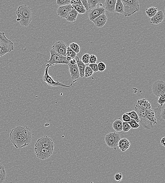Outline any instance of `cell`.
Here are the masks:
<instances>
[{"label": "cell", "instance_id": "obj_1", "mask_svg": "<svg viewBox=\"0 0 165 183\" xmlns=\"http://www.w3.org/2000/svg\"><path fill=\"white\" fill-rule=\"evenodd\" d=\"M47 55L43 54L38 53L35 59L34 62L37 64H40L42 66L40 69L41 71L44 72V74L41 77L40 80L43 85L48 89L56 90L65 88L69 89L71 87L73 84L77 81L75 80L73 81L69 85H67L59 81H55L53 78L49 75L48 72V68L51 66L48 62L50 59Z\"/></svg>", "mask_w": 165, "mask_h": 183}, {"label": "cell", "instance_id": "obj_2", "mask_svg": "<svg viewBox=\"0 0 165 183\" xmlns=\"http://www.w3.org/2000/svg\"><path fill=\"white\" fill-rule=\"evenodd\" d=\"M19 21L21 26L27 27L32 20V13L30 7L26 5L19 6L16 12Z\"/></svg>", "mask_w": 165, "mask_h": 183}, {"label": "cell", "instance_id": "obj_3", "mask_svg": "<svg viewBox=\"0 0 165 183\" xmlns=\"http://www.w3.org/2000/svg\"><path fill=\"white\" fill-rule=\"evenodd\" d=\"M133 109L138 115L139 122L143 127L146 129H150L154 127V125L149 121L147 117V110L143 109L139 106L137 102L134 104Z\"/></svg>", "mask_w": 165, "mask_h": 183}, {"label": "cell", "instance_id": "obj_4", "mask_svg": "<svg viewBox=\"0 0 165 183\" xmlns=\"http://www.w3.org/2000/svg\"><path fill=\"white\" fill-rule=\"evenodd\" d=\"M22 128V126H18L12 130L10 133V139L16 149L24 147L21 136Z\"/></svg>", "mask_w": 165, "mask_h": 183}, {"label": "cell", "instance_id": "obj_5", "mask_svg": "<svg viewBox=\"0 0 165 183\" xmlns=\"http://www.w3.org/2000/svg\"><path fill=\"white\" fill-rule=\"evenodd\" d=\"M121 1L124 6L125 17L130 16L139 11V5L138 0H127Z\"/></svg>", "mask_w": 165, "mask_h": 183}, {"label": "cell", "instance_id": "obj_6", "mask_svg": "<svg viewBox=\"0 0 165 183\" xmlns=\"http://www.w3.org/2000/svg\"><path fill=\"white\" fill-rule=\"evenodd\" d=\"M50 58L48 61L49 64L51 66H54L58 64H68L70 61L66 59L67 57L62 56L55 52L52 50H50Z\"/></svg>", "mask_w": 165, "mask_h": 183}, {"label": "cell", "instance_id": "obj_7", "mask_svg": "<svg viewBox=\"0 0 165 183\" xmlns=\"http://www.w3.org/2000/svg\"><path fill=\"white\" fill-rule=\"evenodd\" d=\"M121 139L120 135L116 133L111 132L107 134L105 138L106 144L108 147L117 149L118 144Z\"/></svg>", "mask_w": 165, "mask_h": 183}, {"label": "cell", "instance_id": "obj_8", "mask_svg": "<svg viewBox=\"0 0 165 183\" xmlns=\"http://www.w3.org/2000/svg\"><path fill=\"white\" fill-rule=\"evenodd\" d=\"M35 147H44L54 150V144L52 139L47 136L39 139L35 144Z\"/></svg>", "mask_w": 165, "mask_h": 183}, {"label": "cell", "instance_id": "obj_9", "mask_svg": "<svg viewBox=\"0 0 165 183\" xmlns=\"http://www.w3.org/2000/svg\"><path fill=\"white\" fill-rule=\"evenodd\" d=\"M165 83L162 80H159L153 83L152 91L153 94L157 97L165 94Z\"/></svg>", "mask_w": 165, "mask_h": 183}, {"label": "cell", "instance_id": "obj_10", "mask_svg": "<svg viewBox=\"0 0 165 183\" xmlns=\"http://www.w3.org/2000/svg\"><path fill=\"white\" fill-rule=\"evenodd\" d=\"M34 151L37 158L41 160H45L52 155L54 150L44 147H34Z\"/></svg>", "mask_w": 165, "mask_h": 183}, {"label": "cell", "instance_id": "obj_11", "mask_svg": "<svg viewBox=\"0 0 165 183\" xmlns=\"http://www.w3.org/2000/svg\"><path fill=\"white\" fill-rule=\"evenodd\" d=\"M21 136L24 147L28 146L32 139V133L30 128L26 125L22 126Z\"/></svg>", "mask_w": 165, "mask_h": 183}, {"label": "cell", "instance_id": "obj_12", "mask_svg": "<svg viewBox=\"0 0 165 183\" xmlns=\"http://www.w3.org/2000/svg\"><path fill=\"white\" fill-rule=\"evenodd\" d=\"M14 50L13 43L9 40L0 44V57L4 56L7 53H10Z\"/></svg>", "mask_w": 165, "mask_h": 183}, {"label": "cell", "instance_id": "obj_13", "mask_svg": "<svg viewBox=\"0 0 165 183\" xmlns=\"http://www.w3.org/2000/svg\"><path fill=\"white\" fill-rule=\"evenodd\" d=\"M67 48V46L63 41H58L56 42L53 45L52 50L61 56L66 57Z\"/></svg>", "mask_w": 165, "mask_h": 183}, {"label": "cell", "instance_id": "obj_14", "mask_svg": "<svg viewBox=\"0 0 165 183\" xmlns=\"http://www.w3.org/2000/svg\"><path fill=\"white\" fill-rule=\"evenodd\" d=\"M105 13V10L103 7H97L90 10L88 13V16L89 20L92 21L96 18Z\"/></svg>", "mask_w": 165, "mask_h": 183}, {"label": "cell", "instance_id": "obj_15", "mask_svg": "<svg viewBox=\"0 0 165 183\" xmlns=\"http://www.w3.org/2000/svg\"><path fill=\"white\" fill-rule=\"evenodd\" d=\"M73 8L71 4L60 7H59L57 10V13L58 16L61 18L66 19L68 13Z\"/></svg>", "mask_w": 165, "mask_h": 183}, {"label": "cell", "instance_id": "obj_16", "mask_svg": "<svg viewBox=\"0 0 165 183\" xmlns=\"http://www.w3.org/2000/svg\"><path fill=\"white\" fill-rule=\"evenodd\" d=\"M165 104L162 106L159 105L158 107L155 109L154 111L155 117L160 121H164L165 120Z\"/></svg>", "mask_w": 165, "mask_h": 183}, {"label": "cell", "instance_id": "obj_17", "mask_svg": "<svg viewBox=\"0 0 165 183\" xmlns=\"http://www.w3.org/2000/svg\"><path fill=\"white\" fill-rule=\"evenodd\" d=\"M68 65L72 79H78L80 77V75L77 64H71L69 63Z\"/></svg>", "mask_w": 165, "mask_h": 183}, {"label": "cell", "instance_id": "obj_18", "mask_svg": "<svg viewBox=\"0 0 165 183\" xmlns=\"http://www.w3.org/2000/svg\"><path fill=\"white\" fill-rule=\"evenodd\" d=\"M107 16L105 14H103L94 19L92 21L96 27H102L104 26L107 22Z\"/></svg>", "mask_w": 165, "mask_h": 183}, {"label": "cell", "instance_id": "obj_19", "mask_svg": "<svg viewBox=\"0 0 165 183\" xmlns=\"http://www.w3.org/2000/svg\"><path fill=\"white\" fill-rule=\"evenodd\" d=\"M164 19V15L162 11H159L156 14L151 18L150 23L152 24H158L161 23Z\"/></svg>", "mask_w": 165, "mask_h": 183}, {"label": "cell", "instance_id": "obj_20", "mask_svg": "<svg viewBox=\"0 0 165 183\" xmlns=\"http://www.w3.org/2000/svg\"><path fill=\"white\" fill-rule=\"evenodd\" d=\"M130 145V143L128 139L124 138L120 139L118 146L120 150L122 152H124L129 148Z\"/></svg>", "mask_w": 165, "mask_h": 183}, {"label": "cell", "instance_id": "obj_21", "mask_svg": "<svg viewBox=\"0 0 165 183\" xmlns=\"http://www.w3.org/2000/svg\"><path fill=\"white\" fill-rule=\"evenodd\" d=\"M116 2L117 0H106L104 3L105 10L109 13L114 12Z\"/></svg>", "mask_w": 165, "mask_h": 183}, {"label": "cell", "instance_id": "obj_22", "mask_svg": "<svg viewBox=\"0 0 165 183\" xmlns=\"http://www.w3.org/2000/svg\"><path fill=\"white\" fill-rule=\"evenodd\" d=\"M78 14L77 11L73 8L66 17V20L71 23L74 22L76 20Z\"/></svg>", "mask_w": 165, "mask_h": 183}, {"label": "cell", "instance_id": "obj_23", "mask_svg": "<svg viewBox=\"0 0 165 183\" xmlns=\"http://www.w3.org/2000/svg\"><path fill=\"white\" fill-rule=\"evenodd\" d=\"M147 119L154 126L157 124V119L155 117L154 110L152 109L146 110Z\"/></svg>", "mask_w": 165, "mask_h": 183}, {"label": "cell", "instance_id": "obj_24", "mask_svg": "<svg viewBox=\"0 0 165 183\" xmlns=\"http://www.w3.org/2000/svg\"><path fill=\"white\" fill-rule=\"evenodd\" d=\"M137 103L143 109L145 110L152 109V106L149 102L145 99H139L137 102Z\"/></svg>", "mask_w": 165, "mask_h": 183}, {"label": "cell", "instance_id": "obj_25", "mask_svg": "<svg viewBox=\"0 0 165 183\" xmlns=\"http://www.w3.org/2000/svg\"><path fill=\"white\" fill-rule=\"evenodd\" d=\"M112 127L114 130L117 132L123 131V122L120 119L115 120L113 123Z\"/></svg>", "mask_w": 165, "mask_h": 183}, {"label": "cell", "instance_id": "obj_26", "mask_svg": "<svg viewBox=\"0 0 165 183\" xmlns=\"http://www.w3.org/2000/svg\"><path fill=\"white\" fill-rule=\"evenodd\" d=\"M115 12L124 15V9L121 0H117L115 6Z\"/></svg>", "mask_w": 165, "mask_h": 183}, {"label": "cell", "instance_id": "obj_27", "mask_svg": "<svg viewBox=\"0 0 165 183\" xmlns=\"http://www.w3.org/2000/svg\"><path fill=\"white\" fill-rule=\"evenodd\" d=\"M78 70H79L80 77L83 78L84 77V70H85L86 65L82 62L81 60H80L77 64Z\"/></svg>", "mask_w": 165, "mask_h": 183}, {"label": "cell", "instance_id": "obj_28", "mask_svg": "<svg viewBox=\"0 0 165 183\" xmlns=\"http://www.w3.org/2000/svg\"><path fill=\"white\" fill-rule=\"evenodd\" d=\"M6 175L4 167L0 163V183H2L5 181Z\"/></svg>", "mask_w": 165, "mask_h": 183}, {"label": "cell", "instance_id": "obj_29", "mask_svg": "<svg viewBox=\"0 0 165 183\" xmlns=\"http://www.w3.org/2000/svg\"><path fill=\"white\" fill-rule=\"evenodd\" d=\"M158 12V8H157L152 7L147 9L145 13H146L147 16L149 18H152Z\"/></svg>", "mask_w": 165, "mask_h": 183}, {"label": "cell", "instance_id": "obj_30", "mask_svg": "<svg viewBox=\"0 0 165 183\" xmlns=\"http://www.w3.org/2000/svg\"><path fill=\"white\" fill-rule=\"evenodd\" d=\"M72 7L80 14H83L87 11L82 5H73Z\"/></svg>", "mask_w": 165, "mask_h": 183}, {"label": "cell", "instance_id": "obj_31", "mask_svg": "<svg viewBox=\"0 0 165 183\" xmlns=\"http://www.w3.org/2000/svg\"><path fill=\"white\" fill-rule=\"evenodd\" d=\"M129 116L132 119H134L137 123L139 122V120L138 115L134 110H133L130 112H127L125 113Z\"/></svg>", "mask_w": 165, "mask_h": 183}, {"label": "cell", "instance_id": "obj_32", "mask_svg": "<svg viewBox=\"0 0 165 183\" xmlns=\"http://www.w3.org/2000/svg\"><path fill=\"white\" fill-rule=\"evenodd\" d=\"M69 47L76 54L80 52V47L77 43L74 42L70 44Z\"/></svg>", "mask_w": 165, "mask_h": 183}, {"label": "cell", "instance_id": "obj_33", "mask_svg": "<svg viewBox=\"0 0 165 183\" xmlns=\"http://www.w3.org/2000/svg\"><path fill=\"white\" fill-rule=\"evenodd\" d=\"M94 72L89 66H86L84 72V77L86 78L89 77L93 75Z\"/></svg>", "mask_w": 165, "mask_h": 183}, {"label": "cell", "instance_id": "obj_34", "mask_svg": "<svg viewBox=\"0 0 165 183\" xmlns=\"http://www.w3.org/2000/svg\"><path fill=\"white\" fill-rule=\"evenodd\" d=\"M88 6L90 8H93L95 7L96 5L100 2L99 0H88Z\"/></svg>", "mask_w": 165, "mask_h": 183}, {"label": "cell", "instance_id": "obj_35", "mask_svg": "<svg viewBox=\"0 0 165 183\" xmlns=\"http://www.w3.org/2000/svg\"><path fill=\"white\" fill-rule=\"evenodd\" d=\"M70 0H57L56 4L59 6L62 7L70 4Z\"/></svg>", "mask_w": 165, "mask_h": 183}, {"label": "cell", "instance_id": "obj_36", "mask_svg": "<svg viewBox=\"0 0 165 183\" xmlns=\"http://www.w3.org/2000/svg\"><path fill=\"white\" fill-rule=\"evenodd\" d=\"M66 57H70L72 58L76 56V54L69 47H67L66 51Z\"/></svg>", "mask_w": 165, "mask_h": 183}, {"label": "cell", "instance_id": "obj_37", "mask_svg": "<svg viewBox=\"0 0 165 183\" xmlns=\"http://www.w3.org/2000/svg\"><path fill=\"white\" fill-rule=\"evenodd\" d=\"M130 126L132 129H137L139 127V125L135 120L131 119V121L127 122Z\"/></svg>", "mask_w": 165, "mask_h": 183}, {"label": "cell", "instance_id": "obj_38", "mask_svg": "<svg viewBox=\"0 0 165 183\" xmlns=\"http://www.w3.org/2000/svg\"><path fill=\"white\" fill-rule=\"evenodd\" d=\"M90 55L89 54H85L82 57V61L84 64L89 63Z\"/></svg>", "mask_w": 165, "mask_h": 183}, {"label": "cell", "instance_id": "obj_39", "mask_svg": "<svg viewBox=\"0 0 165 183\" xmlns=\"http://www.w3.org/2000/svg\"><path fill=\"white\" fill-rule=\"evenodd\" d=\"M131 129L130 126L127 122H123V131L124 132L127 133Z\"/></svg>", "mask_w": 165, "mask_h": 183}, {"label": "cell", "instance_id": "obj_40", "mask_svg": "<svg viewBox=\"0 0 165 183\" xmlns=\"http://www.w3.org/2000/svg\"><path fill=\"white\" fill-rule=\"evenodd\" d=\"M115 180L118 182H121L123 179V175L121 173H118L114 176Z\"/></svg>", "mask_w": 165, "mask_h": 183}, {"label": "cell", "instance_id": "obj_41", "mask_svg": "<svg viewBox=\"0 0 165 183\" xmlns=\"http://www.w3.org/2000/svg\"><path fill=\"white\" fill-rule=\"evenodd\" d=\"M158 103L159 104V105L162 106L165 103V94L162 95L159 97V99L158 100Z\"/></svg>", "mask_w": 165, "mask_h": 183}, {"label": "cell", "instance_id": "obj_42", "mask_svg": "<svg viewBox=\"0 0 165 183\" xmlns=\"http://www.w3.org/2000/svg\"><path fill=\"white\" fill-rule=\"evenodd\" d=\"M8 40V39L6 37L5 33L0 31V44Z\"/></svg>", "mask_w": 165, "mask_h": 183}, {"label": "cell", "instance_id": "obj_43", "mask_svg": "<svg viewBox=\"0 0 165 183\" xmlns=\"http://www.w3.org/2000/svg\"><path fill=\"white\" fill-rule=\"evenodd\" d=\"M97 56L94 55H91L90 56L89 59L90 64H96V62H97Z\"/></svg>", "mask_w": 165, "mask_h": 183}, {"label": "cell", "instance_id": "obj_44", "mask_svg": "<svg viewBox=\"0 0 165 183\" xmlns=\"http://www.w3.org/2000/svg\"><path fill=\"white\" fill-rule=\"evenodd\" d=\"M89 66L92 69L94 72H97L98 71V64H90Z\"/></svg>", "mask_w": 165, "mask_h": 183}, {"label": "cell", "instance_id": "obj_45", "mask_svg": "<svg viewBox=\"0 0 165 183\" xmlns=\"http://www.w3.org/2000/svg\"><path fill=\"white\" fill-rule=\"evenodd\" d=\"M122 120L124 121L123 122L127 123L130 121L131 120V119L129 117V116L126 113L123 114L122 117Z\"/></svg>", "mask_w": 165, "mask_h": 183}, {"label": "cell", "instance_id": "obj_46", "mask_svg": "<svg viewBox=\"0 0 165 183\" xmlns=\"http://www.w3.org/2000/svg\"><path fill=\"white\" fill-rule=\"evenodd\" d=\"M81 2L82 5L83 6L86 10V11H88L89 9V6L87 0H81Z\"/></svg>", "mask_w": 165, "mask_h": 183}, {"label": "cell", "instance_id": "obj_47", "mask_svg": "<svg viewBox=\"0 0 165 183\" xmlns=\"http://www.w3.org/2000/svg\"><path fill=\"white\" fill-rule=\"evenodd\" d=\"M70 4L72 5H82L81 2L80 0H76V1H70Z\"/></svg>", "mask_w": 165, "mask_h": 183}, {"label": "cell", "instance_id": "obj_48", "mask_svg": "<svg viewBox=\"0 0 165 183\" xmlns=\"http://www.w3.org/2000/svg\"><path fill=\"white\" fill-rule=\"evenodd\" d=\"M106 69V65L104 64L102 66L101 68H98V71L100 72H103Z\"/></svg>", "mask_w": 165, "mask_h": 183}, {"label": "cell", "instance_id": "obj_49", "mask_svg": "<svg viewBox=\"0 0 165 183\" xmlns=\"http://www.w3.org/2000/svg\"><path fill=\"white\" fill-rule=\"evenodd\" d=\"M72 59L73 60L75 61L76 64H77L80 60L79 57L76 56H75L73 58H72Z\"/></svg>", "mask_w": 165, "mask_h": 183}, {"label": "cell", "instance_id": "obj_50", "mask_svg": "<svg viewBox=\"0 0 165 183\" xmlns=\"http://www.w3.org/2000/svg\"><path fill=\"white\" fill-rule=\"evenodd\" d=\"M161 144L162 146L164 147L165 146V137H164L161 139Z\"/></svg>", "mask_w": 165, "mask_h": 183}, {"label": "cell", "instance_id": "obj_51", "mask_svg": "<svg viewBox=\"0 0 165 183\" xmlns=\"http://www.w3.org/2000/svg\"><path fill=\"white\" fill-rule=\"evenodd\" d=\"M104 64H105L103 62H102L101 61L99 62V64H98V68H101V67Z\"/></svg>", "mask_w": 165, "mask_h": 183}, {"label": "cell", "instance_id": "obj_52", "mask_svg": "<svg viewBox=\"0 0 165 183\" xmlns=\"http://www.w3.org/2000/svg\"><path fill=\"white\" fill-rule=\"evenodd\" d=\"M70 63L71 64H76L75 61L73 60L72 59L70 61Z\"/></svg>", "mask_w": 165, "mask_h": 183}, {"label": "cell", "instance_id": "obj_53", "mask_svg": "<svg viewBox=\"0 0 165 183\" xmlns=\"http://www.w3.org/2000/svg\"><path fill=\"white\" fill-rule=\"evenodd\" d=\"M72 59V58L70 57H67L66 58L67 60L68 61H70Z\"/></svg>", "mask_w": 165, "mask_h": 183}, {"label": "cell", "instance_id": "obj_54", "mask_svg": "<svg viewBox=\"0 0 165 183\" xmlns=\"http://www.w3.org/2000/svg\"><path fill=\"white\" fill-rule=\"evenodd\" d=\"M99 5L100 6H101V7H102V6H103V5L101 3H100L99 4Z\"/></svg>", "mask_w": 165, "mask_h": 183}, {"label": "cell", "instance_id": "obj_55", "mask_svg": "<svg viewBox=\"0 0 165 183\" xmlns=\"http://www.w3.org/2000/svg\"></svg>", "mask_w": 165, "mask_h": 183}]
</instances>
